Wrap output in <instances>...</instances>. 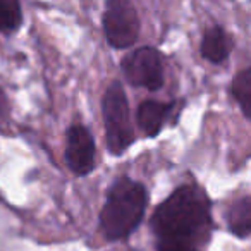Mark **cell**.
<instances>
[{
	"label": "cell",
	"mask_w": 251,
	"mask_h": 251,
	"mask_svg": "<svg viewBox=\"0 0 251 251\" xmlns=\"http://www.w3.org/2000/svg\"><path fill=\"white\" fill-rule=\"evenodd\" d=\"M9 110V100H7V95H5V91L0 88V117L2 115H5Z\"/></svg>",
	"instance_id": "obj_13"
},
{
	"label": "cell",
	"mask_w": 251,
	"mask_h": 251,
	"mask_svg": "<svg viewBox=\"0 0 251 251\" xmlns=\"http://www.w3.org/2000/svg\"><path fill=\"white\" fill-rule=\"evenodd\" d=\"M101 26L107 43L115 50L129 49L140 38V16L127 0H108L101 16Z\"/></svg>",
	"instance_id": "obj_4"
},
{
	"label": "cell",
	"mask_w": 251,
	"mask_h": 251,
	"mask_svg": "<svg viewBox=\"0 0 251 251\" xmlns=\"http://www.w3.org/2000/svg\"><path fill=\"white\" fill-rule=\"evenodd\" d=\"M148 208V189L143 182L121 176L107 189L98 226L107 241H124L141 226Z\"/></svg>",
	"instance_id": "obj_2"
},
{
	"label": "cell",
	"mask_w": 251,
	"mask_h": 251,
	"mask_svg": "<svg viewBox=\"0 0 251 251\" xmlns=\"http://www.w3.org/2000/svg\"><path fill=\"white\" fill-rule=\"evenodd\" d=\"M66 165L76 177H86L97 167V148L91 131L83 124H71L66 133Z\"/></svg>",
	"instance_id": "obj_6"
},
{
	"label": "cell",
	"mask_w": 251,
	"mask_h": 251,
	"mask_svg": "<svg viewBox=\"0 0 251 251\" xmlns=\"http://www.w3.org/2000/svg\"><path fill=\"white\" fill-rule=\"evenodd\" d=\"M157 251H200L195 248L179 246V244H157Z\"/></svg>",
	"instance_id": "obj_12"
},
{
	"label": "cell",
	"mask_w": 251,
	"mask_h": 251,
	"mask_svg": "<svg viewBox=\"0 0 251 251\" xmlns=\"http://www.w3.org/2000/svg\"><path fill=\"white\" fill-rule=\"evenodd\" d=\"M227 229L237 239H248L251 234V196L236 198L226 210Z\"/></svg>",
	"instance_id": "obj_9"
},
{
	"label": "cell",
	"mask_w": 251,
	"mask_h": 251,
	"mask_svg": "<svg viewBox=\"0 0 251 251\" xmlns=\"http://www.w3.org/2000/svg\"><path fill=\"white\" fill-rule=\"evenodd\" d=\"M212 201L198 184L176 188L150 219L157 244H179L200 250L212 234Z\"/></svg>",
	"instance_id": "obj_1"
},
{
	"label": "cell",
	"mask_w": 251,
	"mask_h": 251,
	"mask_svg": "<svg viewBox=\"0 0 251 251\" xmlns=\"http://www.w3.org/2000/svg\"><path fill=\"white\" fill-rule=\"evenodd\" d=\"M101 115H103L108 153L121 157L134 143L129 100L126 97V90L121 81H112L105 90L101 97Z\"/></svg>",
	"instance_id": "obj_3"
},
{
	"label": "cell",
	"mask_w": 251,
	"mask_h": 251,
	"mask_svg": "<svg viewBox=\"0 0 251 251\" xmlns=\"http://www.w3.org/2000/svg\"><path fill=\"white\" fill-rule=\"evenodd\" d=\"M176 101H158L145 100L138 105L136 122L141 133L147 138H157L164 127L165 121L171 115Z\"/></svg>",
	"instance_id": "obj_7"
},
{
	"label": "cell",
	"mask_w": 251,
	"mask_h": 251,
	"mask_svg": "<svg viewBox=\"0 0 251 251\" xmlns=\"http://www.w3.org/2000/svg\"><path fill=\"white\" fill-rule=\"evenodd\" d=\"M23 21V7L18 0H0V33L18 31Z\"/></svg>",
	"instance_id": "obj_11"
},
{
	"label": "cell",
	"mask_w": 251,
	"mask_h": 251,
	"mask_svg": "<svg viewBox=\"0 0 251 251\" xmlns=\"http://www.w3.org/2000/svg\"><path fill=\"white\" fill-rule=\"evenodd\" d=\"M121 69L127 83L134 88L158 91L165 83L162 53L153 47H141L121 60Z\"/></svg>",
	"instance_id": "obj_5"
},
{
	"label": "cell",
	"mask_w": 251,
	"mask_h": 251,
	"mask_svg": "<svg viewBox=\"0 0 251 251\" xmlns=\"http://www.w3.org/2000/svg\"><path fill=\"white\" fill-rule=\"evenodd\" d=\"M232 49H234L232 36L220 25L206 28L205 35L201 38V43H200V53H201V57L205 60H208L210 64H215V66L227 62Z\"/></svg>",
	"instance_id": "obj_8"
},
{
	"label": "cell",
	"mask_w": 251,
	"mask_h": 251,
	"mask_svg": "<svg viewBox=\"0 0 251 251\" xmlns=\"http://www.w3.org/2000/svg\"><path fill=\"white\" fill-rule=\"evenodd\" d=\"M230 95L239 105L244 119H251V67H244L234 76L230 83Z\"/></svg>",
	"instance_id": "obj_10"
}]
</instances>
